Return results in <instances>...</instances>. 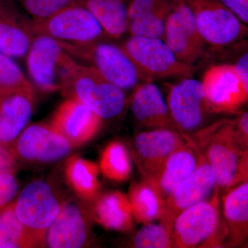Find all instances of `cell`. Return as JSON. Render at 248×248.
Masks as SVG:
<instances>
[{
  "instance_id": "23",
  "label": "cell",
  "mask_w": 248,
  "mask_h": 248,
  "mask_svg": "<svg viewBox=\"0 0 248 248\" xmlns=\"http://www.w3.org/2000/svg\"><path fill=\"white\" fill-rule=\"evenodd\" d=\"M222 198L228 231L227 247H244L248 240V182L231 187Z\"/></svg>"
},
{
  "instance_id": "11",
  "label": "cell",
  "mask_w": 248,
  "mask_h": 248,
  "mask_svg": "<svg viewBox=\"0 0 248 248\" xmlns=\"http://www.w3.org/2000/svg\"><path fill=\"white\" fill-rule=\"evenodd\" d=\"M163 40L184 63L194 66L203 58L206 43L198 30L192 11L184 0H173Z\"/></svg>"
},
{
  "instance_id": "29",
  "label": "cell",
  "mask_w": 248,
  "mask_h": 248,
  "mask_svg": "<svg viewBox=\"0 0 248 248\" xmlns=\"http://www.w3.org/2000/svg\"><path fill=\"white\" fill-rule=\"evenodd\" d=\"M172 5L170 8L148 13L129 21V34L130 36L153 37L163 40L166 19L172 9Z\"/></svg>"
},
{
  "instance_id": "25",
  "label": "cell",
  "mask_w": 248,
  "mask_h": 248,
  "mask_svg": "<svg viewBox=\"0 0 248 248\" xmlns=\"http://www.w3.org/2000/svg\"><path fill=\"white\" fill-rule=\"evenodd\" d=\"M97 19L106 35L119 39L128 31V7L131 0H76Z\"/></svg>"
},
{
  "instance_id": "31",
  "label": "cell",
  "mask_w": 248,
  "mask_h": 248,
  "mask_svg": "<svg viewBox=\"0 0 248 248\" xmlns=\"http://www.w3.org/2000/svg\"><path fill=\"white\" fill-rule=\"evenodd\" d=\"M172 232L164 225L147 223L134 236L131 246L138 248L172 247Z\"/></svg>"
},
{
  "instance_id": "26",
  "label": "cell",
  "mask_w": 248,
  "mask_h": 248,
  "mask_svg": "<svg viewBox=\"0 0 248 248\" xmlns=\"http://www.w3.org/2000/svg\"><path fill=\"white\" fill-rule=\"evenodd\" d=\"M128 197L134 219L138 223L145 225L161 220L165 202L144 181L133 183L129 187Z\"/></svg>"
},
{
  "instance_id": "24",
  "label": "cell",
  "mask_w": 248,
  "mask_h": 248,
  "mask_svg": "<svg viewBox=\"0 0 248 248\" xmlns=\"http://www.w3.org/2000/svg\"><path fill=\"white\" fill-rule=\"evenodd\" d=\"M99 172L98 164L77 155H71L65 163L67 184L77 197L87 205L92 203L102 193L98 179Z\"/></svg>"
},
{
  "instance_id": "8",
  "label": "cell",
  "mask_w": 248,
  "mask_h": 248,
  "mask_svg": "<svg viewBox=\"0 0 248 248\" xmlns=\"http://www.w3.org/2000/svg\"><path fill=\"white\" fill-rule=\"evenodd\" d=\"M36 35H44L67 43H87L106 35L99 22L88 10L71 5L39 22H33Z\"/></svg>"
},
{
  "instance_id": "37",
  "label": "cell",
  "mask_w": 248,
  "mask_h": 248,
  "mask_svg": "<svg viewBox=\"0 0 248 248\" xmlns=\"http://www.w3.org/2000/svg\"><path fill=\"white\" fill-rule=\"evenodd\" d=\"M234 66L248 95V50L238 59Z\"/></svg>"
},
{
  "instance_id": "12",
  "label": "cell",
  "mask_w": 248,
  "mask_h": 248,
  "mask_svg": "<svg viewBox=\"0 0 248 248\" xmlns=\"http://www.w3.org/2000/svg\"><path fill=\"white\" fill-rule=\"evenodd\" d=\"M201 81L210 113H236L248 101L234 64L210 67Z\"/></svg>"
},
{
  "instance_id": "13",
  "label": "cell",
  "mask_w": 248,
  "mask_h": 248,
  "mask_svg": "<svg viewBox=\"0 0 248 248\" xmlns=\"http://www.w3.org/2000/svg\"><path fill=\"white\" fill-rule=\"evenodd\" d=\"M166 104L181 133L197 130L210 113L202 81L192 78H182L177 84L170 85Z\"/></svg>"
},
{
  "instance_id": "21",
  "label": "cell",
  "mask_w": 248,
  "mask_h": 248,
  "mask_svg": "<svg viewBox=\"0 0 248 248\" xmlns=\"http://www.w3.org/2000/svg\"><path fill=\"white\" fill-rule=\"evenodd\" d=\"M197 156L192 147L186 143L170 155L155 174L143 178L159 195L166 201L178 186L195 169Z\"/></svg>"
},
{
  "instance_id": "27",
  "label": "cell",
  "mask_w": 248,
  "mask_h": 248,
  "mask_svg": "<svg viewBox=\"0 0 248 248\" xmlns=\"http://www.w3.org/2000/svg\"><path fill=\"white\" fill-rule=\"evenodd\" d=\"M41 248L31 232L18 218L14 202L0 211V248Z\"/></svg>"
},
{
  "instance_id": "2",
  "label": "cell",
  "mask_w": 248,
  "mask_h": 248,
  "mask_svg": "<svg viewBox=\"0 0 248 248\" xmlns=\"http://www.w3.org/2000/svg\"><path fill=\"white\" fill-rule=\"evenodd\" d=\"M228 231L220 214L219 187L209 201L183 211L173 225L172 247L220 248L226 245Z\"/></svg>"
},
{
  "instance_id": "7",
  "label": "cell",
  "mask_w": 248,
  "mask_h": 248,
  "mask_svg": "<svg viewBox=\"0 0 248 248\" xmlns=\"http://www.w3.org/2000/svg\"><path fill=\"white\" fill-rule=\"evenodd\" d=\"M63 202H60L50 184L33 181L23 188L14 202L16 215L40 245L46 246V235Z\"/></svg>"
},
{
  "instance_id": "15",
  "label": "cell",
  "mask_w": 248,
  "mask_h": 248,
  "mask_svg": "<svg viewBox=\"0 0 248 248\" xmlns=\"http://www.w3.org/2000/svg\"><path fill=\"white\" fill-rule=\"evenodd\" d=\"M184 143L182 133L169 129H151L137 135L130 155L142 179L155 174L170 155Z\"/></svg>"
},
{
  "instance_id": "1",
  "label": "cell",
  "mask_w": 248,
  "mask_h": 248,
  "mask_svg": "<svg viewBox=\"0 0 248 248\" xmlns=\"http://www.w3.org/2000/svg\"><path fill=\"white\" fill-rule=\"evenodd\" d=\"M59 86L65 97L82 103L102 120L117 117L126 104L123 89L66 51L60 64Z\"/></svg>"
},
{
  "instance_id": "38",
  "label": "cell",
  "mask_w": 248,
  "mask_h": 248,
  "mask_svg": "<svg viewBox=\"0 0 248 248\" xmlns=\"http://www.w3.org/2000/svg\"><path fill=\"white\" fill-rule=\"evenodd\" d=\"M246 182H248V149L241 153L235 177L234 186Z\"/></svg>"
},
{
  "instance_id": "14",
  "label": "cell",
  "mask_w": 248,
  "mask_h": 248,
  "mask_svg": "<svg viewBox=\"0 0 248 248\" xmlns=\"http://www.w3.org/2000/svg\"><path fill=\"white\" fill-rule=\"evenodd\" d=\"M92 217L89 205L63 202L46 235V246L52 248H79L91 241Z\"/></svg>"
},
{
  "instance_id": "22",
  "label": "cell",
  "mask_w": 248,
  "mask_h": 248,
  "mask_svg": "<svg viewBox=\"0 0 248 248\" xmlns=\"http://www.w3.org/2000/svg\"><path fill=\"white\" fill-rule=\"evenodd\" d=\"M93 221L105 229L127 232L134 227L128 197L120 191L101 193L89 205Z\"/></svg>"
},
{
  "instance_id": "30",
  "label": "cell",
  "mask_w": 248,
  "mask_h": 248,
  "mask_svg": "<svg viewBox=\"0 0 248 248\" xmlns=\"http://www.w3.org/2000/svg\"><path fill=\"white\" fill-rule=\"evenodd\" d=\"M32 89V85L11 57L0 52V95Z\"/></svg>"
},
{
  "instance_id": "4",
  "label": "cell",
  "mask_w": 248,
  "mask_h": 248,
  "mask_svg": "<svg viewBox=\"0 0 248 248\" xmlns=\"http://www.w3.org/2000/svg\"><path fill=\"white\" fill-rule=\"evenodd\" d=\"M67 53L97 70L111 83L124 90L134 89L144 81L141 73L122 46L101 40L87 43L60 42Z\"/></svg>"
},
{
  "instance_id": "36",
  "label": "cell",
  "mask_w": 248,
  "mask_h": 248,
  "mask_svg": "<svg viewBox=\"0 0 248 248\" xmlns=\"http://www.w3.org/2000/svg\"><path fill=\"white\" fill-rule=\"evenodd\" d=\"M17 169V159L14 157L9 148L0 144V174H15Z\"/></svg>"
},
{
  "instance_id": "33",
  "label": "cell",
  "mask_w": 248,
  "mask_h": 248,
  "mask_svg": "<svg viewBox=\"0 0 248 248\" xmlns=\"http://www.w3.org/2000/svg\"><path fill=\"white\" fill-rule=\"evenodd\" d=\"M18 183L12 173L0 174V211L9 205L17 195Z\"/></svg>"
},
{
  "instance_id": "17",
  "label": "cell",
  "mask_w": 248,
  "mask_h": 248,
  "mask_svg": "<svg viewBox=\"0 0 248 248\" xmlns=\"http://www.w3.org/2000/svg\"><path fill=\"white\" fill-rule=\"evenodd\" d=\"M65 50L58 40L37 35L27 54V66L34 84L43 92L60 89L59 73Z\"/></svg>"
},
{
  "instance_id": "3",
  "label": "cell",
  "mask_w": 248,
  "mask_h": 248,
  "mask_svg": "<svg viewBox=\"0 0 248 248\" xmlns=\"http://www.w3.org/2000/svg\"><path fill=\"white\" fill-rule=\"evenodd\" d=\"M182 134L195 145L213 170L217 187H233L241 156L234 141L233 119L217 121L191 135Z\"/></svg>"
},
{
  "instance_id": "10",
  "label": "cell",
  "mask_w": 248,
  "mask_h": 248,
  "mask_svg": "<svg viewBox=\"0 0 248 248\" xmlns=\"http://www.w3.org/2000/svg\"><path fill=\"white\" fill-rule=\"evenodd\" d=\"M182 135L186 143L195 151L197 164L190 175L165 201L164 214L160 223L171 232L179 215L192 205L204 201L217 187L213 170L195 145Z\"/></svg>"
},
{
  "instance_id": "32",
  "label": "cell",
  "mask_w": 248,
  "mask_h": 248,
  "mask_svg": "<svg viewBox=\"0 0 248 248\" xmlns=\"http://www.w3.org/2000/svg\"><path fill=\"white\" fill-rule=\"evenodd\" d=\"M33 22H39L58 11L78 4L76 0H14Z\"/></svg>"
},
{
  "instance_id": "20",
  "label": "cell",
  "mask_w": 248,
  "mask_h": 248,
  "mask_svg": "<svg viewBox=\"0 0 248 248\" xmlns=\"http://www.w3.org/2000/svg\"><path fill=\"white\" fill-rule=\"evenodd\" d=\"M35 104L33 89L0 95V144L8 148L11 147L29 125Z\"/></svg>"
},
{
  "instance_id": "9",
  "label": "cell",
  "mask_w": 248,
  "mask_h": 248,
  "mask_svg": "<svg viewBox=\"0 0 248 248\" xmlns=\"http://www.w3.org/2000/svg\"><path fill=\"white\" fill-rule=\"evenodd\" d=\"M74 149L71 143L50 124L28 125L9 148L16 159L49 164L60 161Z\"/></svg>"
},
{
  "instance_id": "28",
  "label": "cell",
  "mask_w": 248,
  "mask_h": 248,
  "mask_svg": "<svg viewBox=\"0 0 248 248\" xmlns=\"http://www.w3.org/2000/svg\"><path fill=\"white\" fill-rule=\"evenodd\" d=\"M131 156L127 147L120 141H112L99 156V171L104 177L115 182L128 180L132 172Z\"/></svg>"
},
{
  "instance_id": "5",
  "label": "cell",
  "mask_w": 248,
  "mask_h": 248,
  "mask_svg": "<svg viewBox=\"0 0 248 248\" xmlns=\"http://www.w3.org/2000/svg\"><path fill=\"white\" fill-rule=\"evenodd\" d=\"M201 35L215 48H232L248 40V27L219 0H184Z\"/></svg>"
},
{
  "instance_id": "6",
  "label": "cell",
  "mask_w": 248,
  "mask_h": 248,
  "mask_svg": "<svg viewBox=\"0 0 248 248\" xmlns=\"http://www.w3.org/2000/svg\"><path fill=\"white\" fill-rule=\"evenodd\" d=\"M122 47L144 81L193 75L194 66L180 61L162 39L130 36Z\"/></svg>"
},
{
  "instance_id": "16",
  "label": "cell",
  "mask_w": 248,
  "mask_h": 248,
  "mask_svg": "<svg viewBox=\"0 0 248 248\" xmlns=\"http://www.w3.org/2000/svg\"><path fill=\"white\" fill-rule=\"evenodd\" d=\"M102 120L82 103L66 98L57 108L50 124L76 148L97 136Z\"/></svg>"
},
{
  "instance_id": "35",
  "label": "cell",
  "mask_w": 248,
  "mask_h": 248,
  "mask_svg": "<svg viewBox=\"0 0 248 248\" xmlns=\"http://www.w3.org/2000/svg\"><path fill=\"white\" fill-rule=\"evenodd\" d=\"M241 22L248 27V0H219Z\"/></svg>"
},
{
  "instance_id": "34",
  "label": "cell",
  "mask_w": 248,
  "mask_h": 248,
  "mask_svg": "<svg viewBox=\"0 0 248 248\" xmlns=\"http://www.w3.org/2000/svg\"><path fill=\"white\" fill-rule=\"evenodd\" d=\"M234 121V138L241 153L248 149V111L239 114Z\"/></svg>"
},
{
  "instance_id": "19",
  "label": "cell",
  "mask_w": 248,
  "mask_h": 248,
  "mask_svg": "<svg viewBox=\"0 0 248 248\" xmlns=\"http://www.w3.org/2000/svg\"><path fill=\"white\" fill-rule=\"evenodd\" d=\"M128 104L135 120L143 128L179 131L167 104L153 81H142L139 84L133 89Z\"/></svg>"
},
{
  "instance_id": "18",
  "label": "cell",
  "mask_w": 248,
  "mask_h": 248,
  "mask_svg": "<svg viewBox=\"0 0 248 248\" xmlns=\"http://www.w3.org/2000/svg\"><path fill=\"white\" fill-rule=\"evenodd\" d=\"M35 36L32 19L14 0H0V52L11 58H22Z\"/></svg>"
},
{
  "instance_id": "39",
  "label": "cell",
  "mask_w": 248,
  "mask_h": 248,
  "mask_svg": "<svg viewBox=\"0 0 248 248\" xmlns=\"http://www.w3.org/2000/svg\"><path fill=\"white\" fill-rule=\"evenodd\" d=\"M244 248H248V240L247 241V242H246V244H245V245L244 246Z\"/></svg>"
}]
</instances>
